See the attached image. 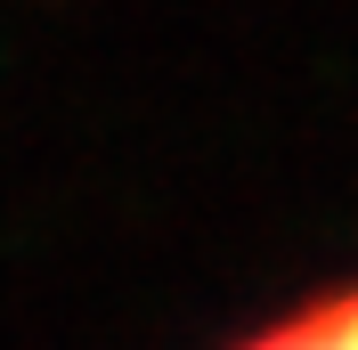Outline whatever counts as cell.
<instances>
[{"label":"cell","instance_id":"obj_1","mask_svg":"<svg viewBox=\"0 0 358 350\" xmlns=\"http://www.w3.org/2000/svg\"><path fill=\"white\" fill-rule=\"evenodd\" d=\"M236 350H358V277L310 293L301 309L268 318V326H252Z\"/></svg>","mask_w":358,"mask_h":350}]
</instances>
